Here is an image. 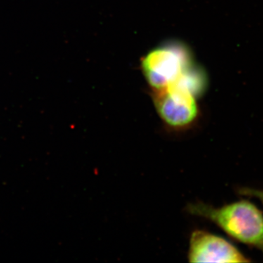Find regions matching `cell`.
I'll use <instances>...</instances> for the list:
<instances>
[{"mask_svg": "<svg viewBox=\"0 0 263 263\" xmlns=\"http://www.w3.org/2000/svg\"><path fill=\"white\" fill-rule=\"evenodd\" d=\"M186 211L214 223L230 238L253 247L263 255V214L249 200H238L220 207L194 202L189 204Z\"/></svg>", "mask_w": 263, "mask_h": 263, "instance_id": "obj_1", "label": "cell"}, {"mask_svg": "<svg viewBox=\"0 0 263 263\" xmlns=\"http://www.w3.org/2000/svg\"><path fill=\"white\" fill-rule=\"evenodd\" d=\"M155 93V108L169 129L186 130L198 120L200 110L197 97L181 79Z\"/></svg>", "mask_w": 263, "mask_h": 263, "instance_id": "obj_2", "label": "cell"}, {"mask_svg": "<svg viewBox=\"0 0 263 263\" xmlns=\"http://www.w3.org/2000/svg\"><path fill=\"white\" fill-rule=\"evenodd\" d=\"M193 65L186 48L171 43L148 52L142 60V70L147 82L157 91L179 80Z\"/></svg>", "mask_w": 263, "mask_h": 263, "instance_id": "obj_3", "label": "cell"}, {"mask_svg": "<svg viewBox=\"0 0 263 263\" xmlns=\"http://www.w3.org/2000/svg\"><path fill=\"white\" fill-rule=\"evenodd\" d=\"M190 262H249L250 259L222 237L205 230L193 232L190 238Z\"/></svg>", "mask_w": 263, "mask_h": 263, "instance_id": "obj_4", "label": "cell"}, {"mask_svg": "<svg viewBox=\"0 0 263 263\" xmlns=\"http://www.w3.org/2000/svg\"><path fill=\"white\" fill-rule=\"evenodd\" d=\"M239 193L243 196L257 199L263 206V190L246 187L240 190Z\"/></svg>", "mask_w": 263, "mask_h": 263, "instance_id": "obj_5", "label": "cell"}]
</instances>
